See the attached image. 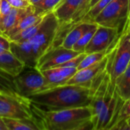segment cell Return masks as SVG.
<instances>
[{
	"label": "cell",
	"mask_w": 130,
	"mask_h": 130,
	"mask_svg": "<svg viewBox=\"0 0 130 130\" xmlns=\"http://www.w3.org/2000/svg\"><path fill=\"white\" fill-rule=\"evenodd\" d=\"M40 1H41V0H30V2L32 5H34L37 4V2H39Z\"/></svg>",
	"instance_id": "31"
},
{
	"label": "cell",
	"mask_w": 130,
	"mask_h": 130,
	"mask_svg": "<svg viewBox=\"0 0 130 130\" xmlns=\"http://www.w3.org/2000/svg\"><path fill=\"white\" fill-rule=\"evenodd\" d=\"M92 92L89 88L77 85L56 86L30 95L31 104L45 111L89 106Z\"/></svg>",
	"instance_id": "1"
},
{
	"label": "cell",
	"mask_w": 130,
	"mask_h": 130,
	"mask_svg": "<svg viewBox=\"0 0 130 130\" xmlns=\"http://www.w3.org/2000/svg\"><path fill=\"white\" fill-rule=\"evenodd\" d=\"M4 120L8 130H43L37 117L23 119L4 118Z\"/></svg>",
	"instance_id": "17"
},
{
	"label": "cell",
	"mask_w": 130,
	"mask_h": 130,
	"mask_svg": "<svg viewBox=\"0 0 130 130\" xmlns=\"http://www.w3.org/2000/svg\"><path fill=\"white\" fill-rule=\"evenodd\" d=\"M10 50L25 66L36 68L37 61L34 58L32 46L29 40L22 42L11 41Z\"/></svg>",
	"instance_id": "13"
},
{
	"label": "cell",
	"mask_w": 130,
	"mask_h": 130,
	"mask_svg": "<svg viewBox=\"0 0 130 130\" xmlns=\"http://www.w3.org/2000/svg\"><path fill=\"white\" fill-rule=\"evenodd\" d=\"M14 84L19 95L27 98L29 96L50 88V86L37 68L27 67L13 78Z\"/></svg>",
	"instance_id": "5"
},
{
	"label": "cell",
	"mask_w": 130,
	"mask_h": 130,
	"mask_svg": "<svg viewBox=\"0 0 130 130\" xmlns=\"http://www.w3.org/2000/svg\"><path fill=\"white\" fill-rule=\"evenodd\" d=\"M1 5H2V0H0V14H1Z\"/></svg>",
	"instance_id": "32"
},
{
	"label": "cell",
	"mask_w": 130,
	"mask_h": 130,
	"mask_svg": "<svg viewBox=\"0 0 130 130\" xmlns=\"http://www.w3.org/2000/svg\"><path fill=\"white\" fill-rule=\"evenodd\" d=\"M98 27H94L91 30H89L88 31H87L74 45L72 50L75 51H77L78 53H85V47L87 46V45L89 43V42L91 41L92 37L94 36Z\"/></svg>",
	"instance_id": "22"
},
{
	"label": "cell",
	"mask_w": 130,
	"mask_h": 130,
	"mask_svg": "<svg viewBox=\"0 0 130 130\" xmlns=\"http://www.w3.org/2000/svg\"><path fill=\"white\" fill-rule=\"evenodd\" d=\"M130 30V0H128V16H127L126 23L123 28V30Z\"/></svg>",
	"instance_id": "29"
},
{
	"label": "cell",
	"mask_w": 130,
	"mask_h": 130,
	"mask_svg": "<svg viewBox=\"0 0 130 130\" xmlns=\"http://www.w3.org/2000/svg\"><path fill=\"white\" fill-rule=\"evenodd\" d=\"M0 93L11 96L21 97L18 93L13 79L8 78L0 75Z\"/></svg>",
	"instance_id": "21"
},
{
	"label": "cell",
	"mask_w": 130,
	"mask_h": 130,
	"mask_svg": "<svg viewBox=\"0 0 130 130\" xmlns=\"http://www.w3.org/2000/svg\"><path fill=\"white\" fill-rule=\"evenodd\" d=\"M95 22H81L72 27L64 37L62 46L67 49L72 50L75 43L89 30L98 27Z\"/></svg>",
	"instance_id": "16"
},
{
	"label": "cell",
	"mask_w": 130,
	"mask_h": 130,
	"mask_svg": "<svg viewBox=\"0 0 130 130\" xmlns=\"http://www.w3.org/2000/svg\"><path fill=\"white\" fill-rule=\"evenodd\" d=\"M25 67L24 63L20 61L11 52L6 51L0 53V71L6 73L11 77L18 75Z\"/></svg>",
	"instance_id": "15"
},
{
	"label": "cell",
	"mask_w": 130,
	"mask_h": 130,
	"mask_svg": "<svg viewBox=\"0 0 130 130\" xmlns=\"http://www.w3.org/2000/svg\"><path fill=\"white\" fill-rule=\"evenodd\" d=\"M112 0H100L94 6H92L85 16L82 19L81 22H94L98 14L111 2Z\"/></svg>",
	"instance_id": "19"
},
{
	"label": "cell",
	"mask_w": 130,
	"mask_h": 130,
	"mask_svg": "<svg viewBox=\"0 0 130 130\" xmlns=\"http://www.w3.org/2000/svg\"><path fill=\"white\" fill-rule=\"evenodd\" d=\"M59 27V22L53 11L49 12L43 18L37 32L29 40L37 63L40 56L52 46Z\"/></svg>",
	"instance_id": "4"
},
{
	"label": "cell",
	"mask_w": 130,
	"mask_h": 130,
	"mask_svg": "<svg viewBox=\"0 0 130 130\" xmlns=\"http://www.w3.org/2000/svg\"><path fill=\"white\" fill-rule=\"evenodd\" d=\"M114 86L118 94L123 100L130 98V62L126 69L117 78Z\"/></svg>",
	"instance_id": "18"
},
{
	"label": "cell",
	"mask_w": 130,
	"mask_h": 130,
	"mask_svg": "<svg viewBox=\"0 0 130 130\" xmlns=\"http://www.w3.org/2000/svg\"><path fill=\"white\" fill-rule=\"evenodd\" d=\"M0 130H8L5 123L4 118L2 117H0Z\"/></svg>",
	"instance_id": "30"
},
{
	"label": "cell",
	"mask_w": 130,
	"mask_h": 130,
	"mask_svg": "<svg viewBox=\"0 0 130 130\" xmlns=\"http://www.w3.org/2000/svg\"><path fill=\"white\" fill-rule=\"evenodd\" d=\"M0 117L11 119L36 118L31 103L27 98L1 93Z\"/></svg>",
	"instance_id": "7"
},
{
	"label": "cell",
	"mask_w": 130,
	"mask_h": 130,
	"mask_svg": "<svg viewBox=\"0 0 130 130\" xmlns=\"http://www.w3.org/2000/svg\"><path fill=\"white\" fill-rule=\"evenodd\" d=\"M83 0H62L53 10L59 26L67 24L80 7Z\"/></svg>",
	"instance_id": "14"
},
{
	"label": "cell",
	"mask_w": 130,
	"mask_h": 130,
	"mask_svg": "<svg viewBox=\"0 0 130 130\" xmlns=\"http://www.w3.org/2000/svg\"><path fill=\"white\" fill-rule=\"evenodd\" d=\"M112 129H120V130H130V117L128 118L118 122Z\"/></svg>",
	"instance_id": "27"
},
{
	"label": "cell",
	"mask_w": 130,
	"mask_h": 130,
	"mask_svg": "<svg viewBox=\"0 0 130 130\" xmlns=\"http://www.w3.org/2000/svg\"><path fill=\"white\" fill-rule=\"evenodd\" d=\"M62 0H41L34 6L44 12H51L53 11L55 8L59 4Z\"/></svg>",
	"instance_id": "23"
},
{
	"label": "cell",
	"mask_w": 130,
	"mask_h": 130,
	"mask_svg": "<svg viewBox=\"0 0 130 130\" xmlns=\"http://www.w3.org/2000/svg\"><path fill=\"white\" fill-rule=\"evenodd\" d=\"M34 9V5L24 8L12 7L10 12L4 18H0V34L6 37L17 26V24Z\"/></svg>",
	"instance_id": "12"
},
{
	"label": "cell",
	"mask_w": 130,
	"mask_h": 130,
	"mask_svg": "<svg viewBox=\"0 0 130 130\" xmlns=\"http://www.w3.org/2000/svg\"><path fill=\"white\" fill-rule=\"evenodd\" d=\"M129 117H130V98L124 101V104H123L122 108H121L120 112V115H119L117 123L128 118Z\"/></svg>",
	"instance_id": "24"
},
{
	"label": "cell",
	"mask_w": 130,
	"mask_h": 130,
	"mask_svg": "<svg viewBox=\"0 0 130 130\" xmlns=\"http://www.w3.org/2000/svg\"><path fill=\"white\" fill-rule=\"evenodd\" d=\"M130 62V30H123L114 46L108 53L107 70L114 85L117 78L126 69Z\"/></svg>",
	"instance_id": "3"
},
{
	"label": "cell",
	"mask_w": 130,
	"mask_h": 130,
	"mask_svg": "<svg viewBox=\"0 0 130 130\" xmlns=\"http://www.w3.org/2000/svg\"><path fill=\"white\" fill-rule=\"evenodd\" d=\"M109 52L104 51V52H95L91 53H88L85 55L79 66H78V70L85 69L86 67H88L101 60H102L108 53Z\"/></svg>",
	"instance_id": "20"
},
{
	"label": "cell",
	"mask_w": 130,
	"mask_h": 130,
	"mask_svg": "<svg viewBox=\"0 0 130 130\" xmlns=\"http://www.w3.org/2000/svg\"><path fill=\"white\" fill-rule=\"evenodd\" d=\"M12 6L8 2V0H2V5H1V14L0 18H4L11 11Z\"/></svg>",
	"instance_id": "28"
},
{
	"label": "cell",
	"mask_w": 130,
	"mask_h": 130,
	"mask_svg": "<svg viewBox=\"0 0 130 130\" xmlns=\"http://www.w3.org/2000/svg\"><path fill=\"white\" fill-rule=\"evenodd\" d=\"M82 53L67 49L62 45L47 50L38 59L36 68L40 71L56 67Z\"/></svg>",
	"instance_id": "9"
},
{
	"label": "cell",
	"mask_w": 130,
	"mask_h": 130,
	"mask_svg": "<svg viewBox=\"0 0 130 130\" xmlns=\"http://www.w3.org/2000/svg\"><path fill=\"white\" fill-rule=\"evenodd\" d=\"M108 62V53L101 61L82 69H79L66 82V85H77L91 88L92 83L107 69Z\"/></svg>",
	"instance_id": "10"
},
{
	"label": "cell",
	"mask_w": 130,
	"mask_h": 130,
	"mask_svg": "<svg viewBox=\"0 0 130 130\" xmlns=\"http://www.w3.org/2000/svg\"><path fill=\"white\" fill-rule=\"evenodd\" d=\"M77 68L74 67H54L43 70L42 74L48 82L50 88L66 85V82L76 73Z\"/></svg>",
	"instance_id": "11"
},
{
	"label": "cell",
	"mask_w": 130,
	"mask_h": 130,
	"mask_svg": "<svg viewBox=\"0 0 130 130\" xmlns=\"http://www.w3.org/2000/svg\"><path fill=\"white\" fill-rule=\"evenodd\" d=\"M120 30L98 25L91 41L85 50L86 54L95 52H109L117 43Z\"/></svg>",
	"instance_id": "8"
},
{
	"label": "cell",
	"mask_w": 130,
	"mask_h": 130,
	"mask_svg": "<svg viewBox=\"0 0 130 130\" xmlns=\"http://www.w3.org/2000/svg\"><path fill=\"white\" fill-rule=\"evenodd\" d=\"M128 16V0H112L95 18L94 22L104 27L123 30Z\"/></svg>",
	"instance_id": "6"
},
{
	"label": "cell",
	"mask_w": 130,
	"mask_h": 130,
	"mask_svg": "<svg viewBox=\"0 0 130 130\" xmlns=\"http://www.w3.org/2000/svg\"><path fill=\"white\" fill-rule=\"evenodd\" d=\"M11 5L14 8H24L31 5L30 0H8Z\"/></svg>",
	"instance_id": "26"
},
{
	"label": "cell",
	"mask_w": 130,
	"mask_h": 130,
	"mask_svg": "<svg viewBox=\"0 0 130 130\" xmlns=\"http://www.w3.org/2000/svg\"><path fill=\"white\" fill-rule=\"evenodd\" d=\"M43 130H93L90 106L67 108L54 111L42 110L31 104Z\"/></svg>",
	"instance_id": "2"
},
{
	"label": "cell",
	"mask_w": 130,
	"mask_h": 130,
	"mask_svg": "<svg viewBox=\"0 0 130 130\" xmlns=\"http://www.w3.org/2000/svg\"><path fill=\"white\" fill-rule=\"evenodd\" d=\"M11 40L5 35L0 34V53L10 51Z\"/></svg>",
	"instance_id": "25"
}]
</instances>
